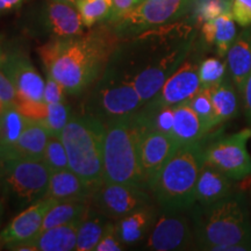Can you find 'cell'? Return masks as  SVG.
Instances as JSON below:
<instances>
[{
    "instance_id": "6da1fadb",
    "label": "cell",
    "mask_w": 251,
    "mask_h": 251,
    "mask_svg": "<svg viewBox=\"0 0 251 251\" xmlns=\"http://www.w3.org/2000/svg\"><path fill=\"white\" fill-rule=\"evenodd\" d=\"M119 40L112 28H99L81 35L48 40L37 52L47 75L57 80L67 93L77 96L101 76Z\"/></svg>"
},
{
    "instance_id": "7a4b0ae2",
    "label": "cell",
    "mask_w": 251,
    "mask_h": 251,
    "mask_svg": "<svg viewBox=\"0 0 251 251\" xmlns=\"http://www.w3.org/2000/svg\"><path fill=\"white\" fill-rule=\"evenodd\" d=\"M158 27L127 37L113 52L109 63L129 79L143 103L151 100L169 77L183 64L191 42H172Z\"/></svg>"
},
{
    "instance_id": "3957f363",
    "label": "cell",
    "mask_w": 251,
    "mask_h": 251,
    "mask_svg": "<svg viewBox=\"0 0 251 251\" xmlns=\"http://www.w3.org/2000/svg\"><path fill=\"white\" fill-rule=\"evenodd\" d=\"M193 233L201 250L226 251L233 244L251 247V215L243 193L235 192L193 214Z\"/></svg>"
},
{
    "instance_id": "277c9868",
    "label": "cell",
    "mask_w": 251,
    "mask_h": 251,
    "mask_svg": "<svg viewBox=\"0 0 251 251\" xmlns=\"http://www.w3.org/2000/svg\"><path fill=\"white\" fill-rule=\"evenodd\" d=\"M205 146L183 144L159 169L149 184L153 198L165 211H187L196 203V185L205 162Z\"/></svg>"
},
{
    "instance_id": "5b68a950",
    "label": "cell",
    "mask_w": 251,
    "mask_h": 251,
    "mask_svg": "<svg viewBox=\"0 0 251 251\" xmlns=\"http://www.w3.org/2000/svg\"><path fill=\"white\" fill-rule=\"evenodd\" d=\"M105 126L102 180L148 188L140 158L142 125L136 113Z\"/></svg>"
},
{
    "instance_id": "8992f818",
    "label": "cell",
    "mask_w": 251,
    "mask_h": 251,
    "mask_svg": "<svg viewBox=\"0 0 251 251\" xmlns=\"http://www.w3.org/2000/svg\"><path fill=\"white\" fill-rule=\"evenodd\" d=\"M105 133V124L91 115L83 114L71 117L61 134L70 169L94 185L102 180Z\"/></svg>"
},
{
    "instance_id": "52a82bcc",
    "label": "cell",
    "mask_w": 251,
    "mask_h": 251,
    "mask_svg": "<svg viewBox=\"0 0 251 251\" xmlns=\"http://www.w3.org/2000/svg\"><path fill=\"white\" fill-rule=\"evenodd\" d=\"M90 89L85 114L105 125L134 114L144 105L133 83L109 62Z\"/></svg>"
},
{
    "instance_id": "ba28073f",
    "label": "cell",
    "mask_w": 251,
    "mask_h": 251,
    "mask_svg": "<svg viewBox=\"0 0 251 251\" xmlns=\"http://www.w3.org/2000/svg\"><path fill=\"white\" fill-rule=\"evenodd\" d=\"M25 30L48 40L84 34V26L76 6L45 0L31 7L24 18Z\"/></svg>"
},
{
    "instance_id": "9c48e42d",
    "label": "cell",
    "mask_w": 251,
    "mask_h": 251,
    "mask_svg": "<svg viewBox=\"0 0 251 251\" xmlns=\"http://www.w3.org/2000/svg\"><path fill=\"white\" fill-rule=\"evenodd\" d=\"M0 164L6 190L19 206H30L47 196L51 172L42 159L13 158Z\"/></svg>"
},
{
    "instance_id": "30bf717a",
    "label": "cell",
    "mask_w": 251,
    "mask_h": 251,
    "mask_svg": "<svg viewBox=\"0 0 251 251\" xmlns=\"http://www.w3.org/2000/svg\"><path fill=\"white\" fill-rule=\"evenodd\" d=\"M197 0H143L111 28L120 39L137 35L151 28L177 21L196 5Z\"/></svg>"
},
{
    "instance_id": "8fae6325",
    "label": "cell",
    "mask_w": 251,
    "mask_h": 251,
    "mask_svg": "<svg viewBox=\"0 0 251 251\" xmlns=\"http://www.w3.org/2000/svg\"><path fill=\"white\" fill-rule=\"evenodd\" d=\"M250 139L251 127L218 137L205 146V163L219 169L230 179H246L251 176V156L247 147Z\"/></svg>"
},
{
    "instance_id": "7c38bea8",
    "label": "cell",
    "mask_w": 251,
    "mask_h": 251,
    "mask_svg": "<svg viewBox=\"0 0 251 251\" xmlns=\"http://www.w3.org/2000/svg\"><path fill=\"white\" fill-rule=\"evenodd\" d=\"M151 203L147 188L101 180L94 187L90 205L113 221Z\"/></svg>"
},
{
    "instance_id": "4fadbf2b",
    "label": "cell",
    "mask_w": 251,
    "mask_h": 251,
    "mask_svg": "<svg viewBox=\"0 0 251 251\" xmlns=\"http://www.w3.org/2000/svg\"><path fill=\"white\" fill-rule=\"evenodd\" d=\"M186 211H165L157 216L150 230L146 248L155 251L185 250L194 240L193 228Z\"/></svg>"
},
{
    "instance_id": "5bb4252c",
    "label": "cell",
    "mask_w": 251,
    "mask_h": 251,
    "mask_svg": "<svg viewBox=\"0 0 251 251\" xmlns=\"http://www.w3.org/2000/svg\"><path fill=\"white\" fill-rule=\"evenodd\" d=\"M1 69L13 83L17 99L45 101L46 80L37 72L27 54L19 50H9Z\"/></svg>"
},
{
    "instance_id": "9a60e30c",
    "label": "cell",
    "mask_w": 251,
    "mask_h": 251,
    "mask_svg": "<svg viewBox=\"0 0 251 251\" xmlns=\"http://www.w3.org/2000/svg\"><path fill=\"white\" fill-rule=\"evenodd\" d=\"M200 87L199 65L194 62L184 61L183 64L166 79L159 92L146 103L151 107H175L190 100Z\"/></svg>"
},
{
    "instance_id": "2e32d148",
    "label": "cell",
    "mask_w": 251,
    "mask_h": 251,
    "mask_svg": "<svg viewBox=\"0 0 251 251\" xmlns=\"http://www.w3.org/2000/svg\"><path fill=\"white\" fill-rule=\"evenodd\" d=\"M56 202L57 201L52 198L45 197L30 206H27L0 231V246L7 247L9 244L36 238L42 231L47 213Z\"/></svg>"
},
{
    "instance_id": "e0dca14e",
    "label": "cell",
    "mask_w": 251,
    "mask_h": 251,
    "mask_svg": "<svg viewBox=\"0 0 251 251\" xmlns=\"http://www.w3.org/2000/svg\"><path fill=\"white\" fill-rule=\"evenodd\" d=\"M179 147L180 144L171 135L142 126L140 139V158L148 188L150 181L159 171V169Z\"/></svg>"
},
{
    "instance_id": "ac0fdd59",
    "label": "cell",
    "mask_w": 251,
    "mask_h": 251,
    "mask_svg": "<svg viewBox=\"0 0 251 251\" xmlns=\"http://www.w3.org/2000/svg\"><path fill=\"white\" fill-rule=\"evenodd\" d=\"M96 185L84 180L71 169L51 172L48 192L46 197L52 198L57 202L84 201L90 202V198Z\"/></svg>"
},
{
    "instance_id": "d6986e66",
    "label": "cell",
    "mask_w": 251,
    "mask_h": 251,
    "mask_svg": "<svg viewBox=\"0 0 251 251\" xmlns=\"http://www.w3.org/2000/svg\"><path fill=\"white\" fill-rule=\"evenodd\" d=\"M233 179L219 169L203 162L196 185V202L209 206L235 193Z\"/></svg>"
},
{
    "instance_id": "ffe728a7",
    "label": "cell",
    "mask_w": 251,
    "mask_h": 251,
    "mask_svg": "<svg viewBox=\"0 0 251 251\" xmlns=\"http://www.w3.org/2000/svg\"><path fill=\"white\" fill-rule=\"evenodd\" d=\"M226 57L229 77L242 97L244 85L251 74V27L238 34Z\"/></svg>"
},
{
    "instance_id": "44dd1931",
    "label": "cell",
    "mask_w": 251,
    "mask_h": 251,
    "mask_svg": "<svg viewBox=\"0 0 251 251\" xmlns=\"http://www.w3.org/2000/svg\"><path fill=\"white\" fill-rule=\"evenodd\" d=\"M156 219V209L149 203L115 221L118 236L122 244L131 246L142 241L149 235Z\"/></svg>"
},
{
    "instance_id": "7402d4cb",
    "label": "cell",
    "mask_w": 251,
    "mask_h": 251,
    "mask_svg": "<svg viewBox=\"0 0 251 251\" xmlns=\"http://www.w3.org/2000/svg\"><path fill=\"white\" fill-rule=\"evenodd\" d=\"M49 137L48 130L40 121L28 119L23 134L20 135L18 142L9 152L7 159L25 158L41 161L43 158Z\"/></svg>"
},
{
    "instance_id": "603a6c76",
    "label": "cell",
    "mask_w": 251,
    "mask_h": 251,
    "mask_svg": "<svg viewBox=\"0 0 251 251\" xmlns=\"http://www.w3.org/2000/svg\"><path fill=\"white\" fill-rule=\"evenodd\" d=\"M207 130L190 102L185 101L175 106V122L172 137L180 146L199 142L206 136Z\"/></svg>"
},
{
    "instance_id": "cb8c5ba5",
    "label": "cell",
    "mask_w": 251,
    "mask_h": 251,
    "mask_svg": "<svg viewBox=\"0 0 251 251\" xmlns=\"http://www.w3.org/2000/svg\"><path fill=\"white\" fill-rule=\"evenodd\" d=\"M236 21L231 14L227 12L212 20L205 21L202 25V36L206 43L215 46L219 57H225L229 48L236 39Z\"/></svg>"
},
{
    "instance_id": "d4e9b609",
    "label": "cell",
    "mask_w": 251,
    "mask_h": 251,
    "mask_svg": "<svg viewBox=\"0 0 251 251\" xmlns=\"http://www.w3.org/2000/svg\"><path fill=\"white\" fill-rule=\"evenodd\" d=\"M208 89L211 92L218 126L236 117L238 114V107H240L238 98L241 96L230 77H226L219 84Z\"/></svg>"
},
{
    "instance_id": "484cf974",
    "label": "cell",
    "mask_w": 251,
    "mask_h": 251,
    "mask_svg": "<svg viewBox=\"0 0 251 251\" xmlns=\"http://www.w3.org/2000/svg\"><path fill=\"white\" fill-rule=\"evenodd\" d=\"M28 119L24 117L14 103L6 106L0 115V163L7 159L19 137L26 127Z\"/></svg>"
},
{
    "instance_id": "4316f807",
    "label": "cell",
    "mask_w": 251,
    "mask_h": 251,
    "mask_svg": "<svg viewBox=\"0 0 251 251\" xmlns=\"http://www.w3.org/2000/svg\"><path fill=\"white\" fill-rule=\"evenodd\" d=\"M79 222L57 226L41 231L34 238L37 251H72L77 247V234Z\"/></svg>"
},
{
    "instance_id": "83f0119b",
    "label": "cell",
    "mask_w": 251,
    "mask_h": 251,
    "mask_svg": "<svg viewBox=\"0 0 251 251\" xmlns=\"http://www.w3.org/2000/svg\"><path fill=\"white\" fill-rule=\"evenodd\" d=\"M109 219L106 218L101 213L94 209L92 206H89L79 226H78L77 234V251H94L97 244L101 238L106 225Z\"/></svg>"
},
{
    "instance_id": "f1b7e54d",
    "label": "cell",
    "mask_w": 251,
    "mask_h": 251,
    "mask_svg": "<svg viewBox=\"0 0 251 251\" xmlns=\"http://www.w3.org/2000/svg\"><path fill=\"white\" fill-rule=\"evenodd\" d=\"M90 202L84 201H62L56 202L47 213L43 221L42 231L49 228L57 227L80 221L89 208Z\"/></svg>"
},
{
    "instance_id": "f546056e",
    "label": "cell",
    "mask_w": 251,
    "mask_h": 251,
    "mask_svg": "<svg viewBox=\"0 0 251 251\" xmlns=\"http://www.w3.org/2000/svg\"><path fill=\"white\" fill-rule=\"evenodd\" d=\"M76 7L85 28H92L100 23H107L112 0H79Z\"/></svg>"
},
{
    "instance_id": "4dcf8cb0",
    "label": "cell",
    "mask_w": 251,
    "mask_h": 251,
    "mask_svg": "<svg viewBox=\"0 0 251 251\" xmlns=\"http://www.w3.org/2000/svg\"><path fill=\"white\" fill-rule=\"evenodd\" d=\"M188 102L200 118V120L202 121L207 133L218 126L208 87H200V90L188 100Z\"/></svg>"
},
{
    "instance_id": "1f68e13d",
    "label": "cell",
    "mask_w": 251,
    "mask_h": 251,
    "mask_svg": "<svg viewBox=\"0 0 251 251\" xmlns=\"http://www.w3.org/2000/svg\"><path fill=\"white\" fill-rule=\"evenodd\" d=\"M42 161L48 166L50 172L62 171L70 169L69 166V157L64 143L61 137L50 136L47 143Z\"/></svg>"
},
{
    "instance_id": "d6a6232c",
    "label": "cell",
    "mask_w": 251,
    "mask_h": 251,
    "mask_svg": "<svg viewBox=\"0 0 251 251\" xmlns=\"http://www.w3.org/2000/svg\"><path fill=\"white\" fill-rule=\"evenodd\" d=\"M227 63L221 57H208L199 64V80L201 87H212L227 77Z\"/></svg>"
},
{
    "instance_id": "836d02e7",
    "label": "cell",
    "mask_w": 251,
    "mask_h": 251,
    "mask_svg": "<svg viewBox=\"0 0 251 251\" xmlns=\"http://www.w3.org/2000/svg\"><path fill=\"white\" fill-rule=\"evenodd\" d=\"M71 119L70 108L65 101L48 103V114L41 124L46 127L50 136L61 137V134L65 126Z\"/></svg>"
},
{
    "instance_id": "e575fe53",
    "label": "cell",
    "mask_w": 251,
    "mask_h": 251,
    "mask_svg": "<svg viewBox=\"0 0 251 251\" xmlns=\"http://www.w3.org/2000/svg\"><path fill=\"white\" fill-rule=\"evenodd\" d=\"M196 5L198 19L205 23L227 12H231L233 0H197Z\"/></svg>"
},
{
    "instance_id": "d590c367",
    "label": "cell",
    "mask_w": 251,
    "mask_h": 251,
    "mask_svg": "<svg viewBox=\"0 0 251 251\" xmlns=\"http://www.w3.org/2000/svg\"><path fill=\"white\" fill-rule=\"evenodd\" d=\"M18 111L27 119L35 121H43L48 114V103L46 101H35V100L17 99L14 101Z\"/></svg>"
},
{
    "instance_id": "8d00e7d4",
    "label": "cell",
    "mask_w": 251,
    "mask_h": 251,
    "mask_svg": "<svg viewBox=\"0 0 251 251\" xmlns=\"http://www.w3.org/2000/svg\"><path fill=\"white\" fill-rule=\"evenodd\" d=\"M124 250V244L118 236L117 227H115V221L109 220L108 224L106 225L105 230L99 243L97 244L94 251H120Z\"/></svg>"
},
{
    "instance_id": "74e56055",
    "label": "cell",
    "mask_w": 251,
    "mask_h": 251,
    "mask_svg": "<svg viewBox=\"0 0 251 251\" xmlns=\"http://www.w3.org/2000/svg\"><path fill=\"white\" fill-rule=\"evenodd\" d=\"M231 14L240 26H251V0H233Z\"/></svg>"
},
{
    "instance_id": "f35d334b",
    "label": "cell",
    "mask_w": 251,
    "mask_h": 251,
    "mask_svg": "<svg viewBox=\"0 0 251 251\" xmlns=\"http://www.w3.org/2000/svg\"><path fill=\"white\" fill-rule=\"evenodd\" d=\"M65 93H67V91L57 80H55L50 76H47L45 92H43V100L47 103L65 101Z\"/></svg>"
},
{
    "instance_id": "ab89813d",
    "label": "cell",
    "mask_w": 251,
    "mask_h": 251,
    "mask_svg": "<svg viewBox=\"0 0 251 251\" xmlns=\"http://www.w3.org/2000/svg\"><path fill=\"white\" fill-rule=\"evenodd\" d=\"M137 5V0H112V12L107 23H118Z\"/></svg>"
},
{
    "instance_id": "60d3db41",
    "label": "cell",
    "mask_w": 251,
    "mask_h": 251,
    "mask_svg": "<svg viewBox=\"0 0 251 251\" xmlns=\"http://www.w3.org/2000/svg\"><path fill=\"white\" fill-rule=\"evenodd\" d=\"M17 99V90L4 70L0 68V100L6 105L14 103Z\"/></svg>"
},
{
    "instance_id": "b9f144b4",
    "label": "cell",
    "mask_w": 251,
    "mask_h": 251,
    "mask_svg": "<svg viewBox=\"0 0 251 251\" xmlns=\"http://www.w3.org/2000/svg\"><path fill=\"white\" fill-rule=\"evenodd\" d=\"M241 100H242L243 102V109L244 114H246L247 121L251 127V74L249 75V77H248L246 85H244Z\"/></svg>"
},
{
    "instance_id": "7bdbcfd3",
    "label": "cell",
    "mask_w": 251,
    "mask_h": 251,
    "mask_svg": "<svg viewBox=\"0 0 251 251\" xmlns=\"http://www.w3.org/2000/svg\"><path fill=\"white\" fill-rule=\"evenodd\" d=\"M27 1L28 0H0V17L19 11Z\"/></svg>"
},
{
    "instance_id": "ee69618b",
    "label": "cell",
    "mask_w": 251,
    "mask_h": 251,
    "mask_svg": "<svg viewBox=\"0 0 251 251\" xmlns=\"http://www.w3.org/2000/svg\"><path fill=\"white\" fill-rule=\"evenodd\" d=\"M52 1H58V2H64V4H69L72 6H77L79 0H52Z\"/></svg>"
},
{
    "instance_id": "f6af8a7d",
    "label": "cell",
    "mask_w": 251,
    "mask_h": 251,
    "mask_svg": "<svg viewBox=\"0 0 251 251\" xmlns=\"http://www.w3.org/2000/svg\"><path fill=\"white\" fill-rule=\"evenodd\" d=\"M6 106H7V105H6L5 102H2L1 100H0V115H1V113L4 112V109L6 108Z\"/></svg>"
},
{
    "instance_id": "bcb514c9",
    "label": "cell",
    "mask_w": 251,
    "mask_h": 251,
    "mask_svg": "<svg viewBox=\"0 0 251 251\" xmlns=\"http://www.w3.org/2000/svg\"><path fill=\"white\" fill-rule=\"evenodd\" d=\"M1 216H2V205L0 202V224H1Z\"/></svg>"
},
{
    "instance_id": "7dc6e473",
    "label": "cell",
    "mask_w": 251,
    "mask_h": 251,
    "mask_svg": "<svg viewBox=\"0 0 251 251\" xmlns=\"http://www.w3.org/2000/svg\"><path fill=\"white\" fill-rule=\"evenodd\" d=\"M2 179V168H1V164H0V180Z\"/></svg>"
},
{
    "instance_id": "c3c4849f",
    "label": "cell",
    "mask_w": 251,
    "mask_h": 251,
    "mask_svg": "<svg viewBox=\"0 0 251 251\" xmlns=\"http://www.w3.org/2000/svg\"><path fill=\"white\" fill-rule=\"evenodd\" d=\"M141 1H143V0H137V4H140Z\"/></svg>"
},
{
    "instance_id": "681fc988",
    "label": "cell",
    "mask_w": 251,
    "mask_h": 251,
    "mask_svg": "<svg viewBox=\"0 0 251 251\" xmlns=\"http://www.w3.org/2000/svg\"><path fill=\"white\" fill-rule=\"evenodd\" d=\"M249 190H250V193H251V188H249ZM250 215H251V211H250Z\"/></svg>"
},
{
    "instance_id": "f907efd6",
    "label": "cell",
    "mask_w": 251,
    "mask_h": 251,
    "mask_svg": "<svg viewBox=\"0 0 251 251\" xmlns=\"http://www.w3.org/2000/svg\"><path fill=\"white\" fill-rule=\"evenodd\" d=\"M28 1H29V0H28Z\"/></svg>"
}]
</instances>
